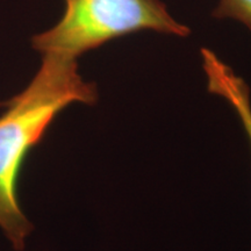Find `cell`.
<instances>
[{"mask_svg":"<svg viewBox=\"0 0 251 251\" xmlns=\"http://www.w3.org/2000/svg\"><path fill=\"white\" fill-rule=\"evenodd\" d=\"M98 91L81 78L77 59L43 55L42 65L23 92L1 106L0 115V228L15 250L25 248L33 226L18 199V181L30 150L63 109L94 105Z\"/></svg>","mask_w":251,"mask_h":251,"instance_id":"cell-1","label":"cell"},{"mask_svg":"<svg viewBox=\"0 0 251 251\" xmlns=\"http://www.w3.org/2000/svg\"><path fill=\"white\" fill-rule=\"evenodd\" d=\"M65 11L51 29L35 35L33 48L43 55L77 59L109 41L153 30L179 37L190 28L171 17L161 0H64Z\"/></svg>","mask_w":251,"mask_h":251,"instance_id":"cell-2","label":"cell"},{"mask_svg":"<svg viewBox=\"0 0 251 251\" xmlns=\"http://www.w3.org/2000/svg\"><path fill=\"white\" fill-rule=\"evenodd\" d=\"M202 68L209 93L222 97L230 103L242 122L251 143V101L249 86L216 56L212 50L201 49Z\"/></svg>","mask_w":251,"mask_h":251,"instance_id":"cell-3","label":"cell"},{"mask_svg":"<svg viewBox=\"0 0 251 251\" xmlns=\"http://www.w3.org/2000/svg\"><path fill=\"white\" fill-rule=\"evenodd\" d=\"M213 15L240 21L251 30V0H220Z\"/></svg>","mask_w":251,"mask_h":251,"instance_id":"cell-4","label":"cell"}]
</instances>
